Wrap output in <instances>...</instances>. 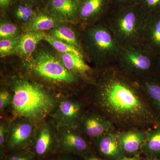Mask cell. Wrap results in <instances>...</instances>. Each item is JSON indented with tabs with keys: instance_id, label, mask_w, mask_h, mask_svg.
<instances>
[{
	"instance_id": "cell-7",
	"label": "cell",
	"mask_w": 160,
	"mask_h": 160,
	"mask_svg": "<svg viewBox=\"0 0 160 160\" xmlns=\"http://www.w3.org/2000/svg\"><path fill=\"white\" fill-rule=\"evenodd\" d=\"M111 0H80L78 18L88 26L105 19L111 9Z\"/></svg>"
},
{
	"instance_id": "cell-24",
	"label": "cell",
	"mask_w": 160,
	"mask_h": 160,
	"mask_svg": "<svg viewBox=\"0 0 160 160\" xmlns=\"http://www.w3.org/2000/svg\"><path fill=\"white\" fill-rule=\"evenodd\" d=\"M18 32L17 27L13 24L3 23L0 26V37L1 39H12L16 38Z\"/></svg>"
},
{
	"instance_id": "cell-13",
	"label": "cell",
	"mask_w": 160,
	"mask_h": 160,
	"mask_svg": "<svg viewBox=\"0 0 160 160\" xmlns=\"http://www.w3.org/2000/svg\"><path fill=\"white\" fill-rule=\"evenodd\" d=\"M70 128L65 130L59 140V146L65 152L82 155L88 153L89 145L88 142L79 130Z\"/></svg>"
},
{
	"instance_id": "cell-18",
	"label": "cell",
	"mask_w": 160,
	"mask_h": 160,
	"mask_svg": "<svg viewBox=\"0 0 160 160\" xmlns=\"http://www.w3.org/2000/svg\"><path fill=\"white\" fill-rule=\"evenodd\" d=\"M141 152L146 157L160 158V125L146 130Z\"/></svg>"
},
{
	"instance_id": "cell-22",
	"label": "cell",
	"mask_w": 160,
	"mask_h": 160,
	"mask_svg": "<svg viewBox=\"0 0 160 160\" xmlns=\"http://www.w3.org/2000/svg\"><path fill=\"white\" fill-rule=\"evenodd\" d=\"M44 39L51 45L55 49L62 53H71L84 58L82 50L75 46L58 39L52 36L46 34Z\"/></svg>"
},
{
	"instance_id": "cell-23",
	"label": "cell",
	"mask_w": 160,
	"mask_h": 160,
	"mask_svg": "<svg viewBox=\"0 0 160 160\" xmlns=\"http://www.w3.org/2000/svg\"><path fill=\"white\" fill-rule=\"evenodd\" d=\"M57 24V21L54 18L41 14L35 18L30 25V29L31 31L41 32L54 28Z\"/></svg>"
},
{
	"instance_id": "cell-27",
	"label": "cell",
	"mask_w": 160,
	"mask_h": 160,
	"mask_svg": "<svg viewBox=\"0 0 160 160\" xmlns=\"http://www.w3.org/2000/svg\"><path fill=\"white\" fill-rule=\"evenodd\" d=\"M33 14L32 9L28 6H20L16 10L17 18L23 22H28Z\"/></svg>"
},
{
	"instance_id": "cell-10",
	"label": "cell",
	"mask_w": 160,
	"mask_h": 160,
	"mask_svg": "<svg viewBox=\"0 0 160 160\" xmlns=\"http://www.w3.org/2000/svg\"><path fill=\"white\" fill-rule=\"evenodd\" d=\"M141 44L155 55L160 56V11L147 15Z\"/></svg>"
},
{
	"instance_id": "cell-9",
	"label": "cell",
	"mask_w": 160,
	"mask_h": 160,
	"mask_svg": "<svg viewBox=\"0 0 160 160\" xmlns=\"http://www.w3.org/2000/svg\"><path fill=\"white\" fill-rule=\"evenodd\" d=\"M83 114L82 103L73 100H64L58 105L55 118L60 126L66 128H77Z\"/></svg>"
},
{
	"instance_id": "cell-32",
	"label": "cell",
	"mask_w": 160,
	"mask_h": 160,
	"mask_svg": "<svg viewBox=\"0 0 160 160\" xmlns=\"http://www.w3.org/2000/svg\"><path fill=\"white\" fill-rule=\"evenodd\" d=\"M142 158H141L139 155H138L132 157L125 156L124 158L117 160H142Z\"/></svg>"
},
{
	"instance_id": "cell-33",
	"label": "cell",
	"mask_w": 160,
	"mask_h": 160,
	"mask_svg": "<svg viewBox=\"0 0 160 160\" xmlns=\"http://www.w3.org/2000/svg\"><path fill=\"white\" fill-rule=\"evenodd\" d=\"M11 0H0V6L2 8H6L9 6Z\"/></svg>"
},
{
	"instance_id": "cell-26",
	"label": "cell",
	"mask_w": 160,
	"mask_h": 160,
	"mask_svg": "<svg viewBox=\"0 0 160 160\" xmlns=\"http://www.w3.org/2000/svg\"><path fill=\"white\" fill-rule=\"evenodd\" d=\"M138 3L147 14L160 11V0H140Z\"/></svg>"
},
{
	"instance_id": "cell-28",
	"label": "cell",
	"mask_w": 160,
	"mask_h": 160,
	"mask_svg": "<svg viewBox=\"0 0 160 160\" xmlns=\"http://www.w3.org/2000/svg\"><path fill=\"white\" fill-rule=\"evenodd\" d=\"M6 160H34L33 156L30 153L24 152H17L9 155Z\"/></svg>"
},
{
	"instance_id": "cell-2",
	"label": "cell",
	"mask_w": 160,
	"mask_h": 160,
	"mask_svg": "<svg viewBox=\"0 0 160 160\" xmlns=\"http://www.w3.org/2000/svg\"><path fill=\"white\" fill-rule=\"evenodd\" d=\"M147 13L139 3L112 9L105 20L121 48L141 44Z\"/></svg>"
},
{
	"instance_id": "cell-30",
	"label": "cell",
	"mask_w": 160,
	"mask_h": 160,
	"mask_svg": "<svg viewBox=\"0 0 160 160\" xmlns=\"http://www.w3.org/2000/svg\"><path fill=\"white\" fill-rule=\"evenodd\" d=\"M111 9H117L122 6L138 3L140 0H111Z\"/></svg>"
},
{
	"instance_id": "cell-36",
	"label": "cell",
	"mask_w": 160,
	"mask_h": 160,
	"mask_svg": "<svg viewBox=\"0 0 160 160\" xmlns=\"http://www.w3.org/2000/svg\"></svg>"
},
{
	"instance_id": "cell-20",
	"label": "cell",
	"mask_w": 160,
	"mask_h": 160,
	"mask_svg": "<svg viewBox=\"0 0 160 160\" xmlns=\"http://www.w3.org/2000/svg\"><path fill=\"white\" fill-rule=\"evenodd\" d=\"M61 57L63 65L71 72L85 74L92 71L91 67L85 62L84 58L71 53H62Z\"/></svg>"
},
{
	"instance_id": "cell-19",
	"label": "cell",
	"mask_w": 160,
	"mask_h": 160,
	"mask_svg": "<svg viewBox=\"0 0 160 160\" xmlns=\"http://www.w3.org/2000/svg\"><path fill=\"white\" fill-rule=\"evenodd\" d=\"M46 34L42 32L31 31L23 35L19 39L15 51L22 55H30L34 51L38 43Z\"/></svg>"
},
{
	"instance_id": "cell-14",
	"label": "cell",
	"mask_w": 160,
	"mask_h": 160,
	"mask_svg": "<svg viewBox=\"0 0 160 160\" xmlns=\"http://www.w3.org/2000/svg\"><path fill=\"white\" fill-rule=\"evenodd\" d=\"M33 127L29 122H21L12 128L7 138L9 149L13 150L27 145L33 133Z\"/></svg>"
},
{
	"instance_id": "cell-31",
	"label": "cell",
	"mask_w": 160,
	"mask_h": 160,
	"mask_svg": "<svg viewBox=\"0 0 160 160\" xmlns=\"http://www.w3.org/2000/svg\"><path fill=\"white\" fill-rule=\"evenodd\" d=\"M7 130L6 126L4 124H1L0 125V146L1 148H2L5 144L6 140L7 139L8 136H7Z\"/></svg>"
},
{
	"instance_id": "cell-6",
	"label": "cell",
	"mask_w": 160,
	"mask_h": 160,
	"mask_svg": "<svg viewBox=\"0 0 160 160\" xmlns=\"http://www.w3.org/2000/svg\"><path fill=\"white\" fill-rule=\"evenodd\" d=\"M30 68L39 76L50 81L72 83L78 80L75 73L69 71L62 63L47 52L39 53Z\"/></svg>"
},
{
	"instance_id": "cell-11",
	"label": "cell",
	"mask_w": 160,
	"mask_h": 160,
	"mask_svg": "<svg viewBox=\"0 0 160 160\" xmlns=\"http://www.w3.org/2000/svg\"><path fill=\"white\" fill-rule=\"evenodd\" d=\"M147 129L135 128L117 130L118 139L126 156L139 155L146 139Z\"/></svg>"
},
{
	"instance_id": "cell-16",
	"label": "cell",
	"mask_w": 160,
	"mask_h": 160,
	"mask_svg": "<svg viewBox=\"0 0 160 160\" xmlns=\"http://www.w3.org/2000/svg\"><path fill=\"white\" fill-rule=\"evenodd\" d=\"M152 108L160 119V81L156 77H148L138 81Z\"/></svg>"
},
{
	"instance_id": "cell-37",
	"label": "cell",
	"mask_w": 160,
	"mask_h": 160,
	"mask_svg": "<svg viewBox=\"0 0 160 160\" xmlns=\"http://www.w3.org/2000/svg\"><path fill=\"white\" fill-rule=\"evenodd\" d=\"M32 1H34V0H32Z\"/></svg>"
},
{
	"instance_id": "cell-3",
	"label": "cell",
	"mask_w": 160,
	"mask_h": 160,
	"mask_svg": "<svg viewBox=\"0 0 160 160\" xmlns=\"http://www.w3.org/2000/svg\"><path fill=\"white\" fill-rule=\"evenodd\" d=\"M11 104L16 115L32 121L46 117L56 105L54 98L42 87L25 80L15 85Z\"/></svg>"
},
{
	"instance_id": "cell-1",
	"label": "cell",
	"mask_w": 160,
	"mask_h": 160,
	"mask_svg": "<svg viewBox=\"0 0 160 160\" xmlns=\"http://www.w3.org/2000/svg\"><path fill=\"white\" fill-rule=\"evenodd\" d=\"M98 71L92 103L97 112L117 130L148 129L160 125V119L138 81L116 65Z\"/></svg>"
},
{
	"instance_id": "cell-8",
	"label": "cell",
	"mask_w": 160,
	"mask_h": 160,
	"mask_svg": "<svg viewBox=\"0 0 160 160\" xmlns=\"http://www.w3.org/2000/svg\"><path fill=\"white\" fill-rule=\"evenodd\" d=\"M77 128L82 134L93 140L109 132L117 130L106 118L97 112L83 114Z\"/></svg>"
},
{
	"instance_id": "cell-5",
	"label": "cell",
	"mask_w": 160,
	"mask_h": 160,
	"mask_svg": "<svg viewBox=\"0 0 160 160\" xmlns=\"http://www.w3.org/2000/svg\"><path fill=\"white\" fill-rule=\"evenodd\" d=\"M158 57L142 44L121 48L116 66L129 77L137 81L155 77Z\"/></svg>"
},
{
	"instance_id": "cell-34",
	"label": "cell",
	"mask_w": 160,
	"mask_h": 160,
	"mask_svg": "<svg viewBox=\"0 0 160 160\" xmlns=\"http://www.w3.org/2000/svg\"><path fill=\"white\" fill-rule=\"evenodd\" d=\"M155 77L157 78L160 81V56L158 57L157 72L156 75Z\"/></svg>"
},
{
	"instance_id": "cell-21",
	"label": "cell",
	"mask_w": 160,
	"mask_h": 160,
	"mask_svg": "<svg viewBox=\"0 0 160 160\" xmlns=\"http://www.w3.org/2000/svg\"><path fill=\"white\" fill-rule=\"evenodd\" d=\"M52 36L75 46L81 50L82 45L75 32L66 26L55 28L52 32Z\"/></svg>"
},
{
	"instance_id": "cell-12",
	"label": "cell",
	"mask_w": 160,
	"mask_h": 160,
	"mask_svg": "<svg viewBox=\"0 0 160 160\" xmlns=\"http://www.w3.org/2000/svg\"><path fill=\"white\" fill-rule=\"evenodd\" d=\"M93 141L100 154L107 160H117L126 156L118 139L117 130L105 133Z\"/></svg>"
},
{
	"instance_id": "cell-29",
	"label": "cell",
	"mask_w": 160,
	"mask_h": 160,
	"mask_svg": "<svg viewBox=\"0 0 160 160\" xmlns=\"http://www.w3.org/2000/svg\"><path fill=\"white\" fill-rule=\"evenodd\" d=\"M12 98L8 91H2L0 93V110L2 111L12 102Z\"/></svg>"
},
{
	"instance_id": "cell-4",
	"label": "cell",
	"mask_w": 160,
	"mask_h": 160,
	"mask_svg": "<svg viewBox=\"0 0 160 160\" xmlns=\"http://www.w3.org/2000/svg\"><path fill=\"white\" fill-rule=\"evenodd\" d=\"M84 43L98 69L115 65L121 48L105 19L86 28Z\"/></svg>"
},
{
	"instance_id": "cell-15",
	"label": "cell",
	"mask_w": 160,
	"mask_h": 160,
	"mask_svg": "<svg viewBox=\"0 0 160 160\" xmlns=\"http://www.w3.org/2000/svg\"><path fill=\"white\" fill-rule=\"evenodd\" d=\"M52 14L61 19L72 21L78 18L80 0H50Z\"/></svg>"
},
{
	"instance_id": "cell-17",
	"label": "cell",
	"mask_w": 160,
	"mask_h": 160,
	"mask_svg": "<svg viewBox=\"0 0 160 160\" xmlns=\"http://www.w3.org/2000/svg\"><path fill=\"white\" fill-rule=\"evenodd\" d=\"M51 128L43 126L39 131L35 141L34 150L38 156L44 157L49 154L55 146V139Z\"/></svg>"
},
{
	"instance_id": "cell-35",
	"label": "cell",
	"mask_w": 160,
	"mask_h": 160,
	"mask_svg": "<svg viewBox=\"0 0 160 160\" xmlns=\"http://www.w3.org/2000/svg\"><path fill=\"white\" fill-rule=\"evenodd\" d=\"M142 160H160V158L146 157L142 159Z\"/></svg>"
},
{
	"instance_id": "cell-25",
	"label": "cell",
	"mask_w": 160,
	"mask_h": 160,
	"mask_svg": "<svg viewBox=\"0 0 160 160\" xmlns=\"http://www.w3.org/2000/svg\"><path fill=\"white\" fill-rule=\"evenodd\" d=\"M18 38L12 39H1L0 41V53L1 55H6L15 50L18 43Z\"/></svg>"
}]
</instances>
